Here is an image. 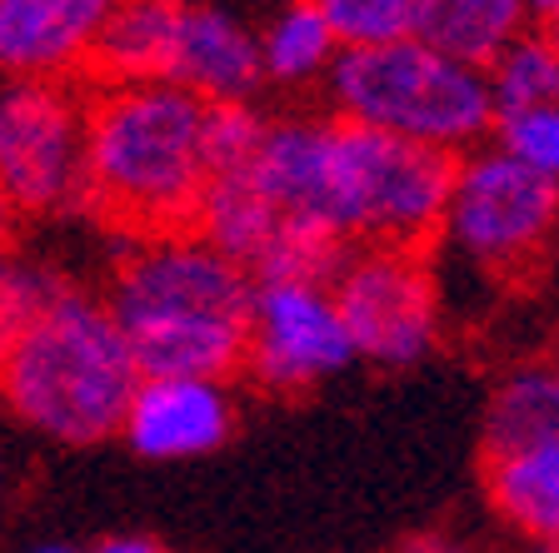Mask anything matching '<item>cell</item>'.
Here are the masks:
<instances>
[{"label":"cell","instance_id":"2","mask_svg":"<svg viewBox=\"0 0 559 553\" xmlns=\"http://www.w3.org/2000/svg\"><path fill=\"white\" fill-rule=\"evenodd\" d=\"M205 100L170 81L100 85L85 100L91 209L130 235L190 230L205 195Z\"/></svg>","mask_w":559,"mask_h":553},{"label":"cell","instance_id":"18","mask_svg":"<svg viewBox=\"0 0 559 553\" xmlns=\"http://www.w3.org/2000/svg\"><path fill=\"white\" fill-rule=\"evenodd\" d=\"M559 438V364H520L504 374L485 409V454H510Z\"/></svg>","mask_w":559,"mask_h":553},{"label":"cell","instance_id":"14","mask_svg":"<svg viewBox=\"0 0 559 553\" xmlns=\"http://www.w3.org/2000/svg\"><path fill=\"white\" fill-rule=\"evenodd\" d=\"M180 11H186L180 0H110L91 40V56H85L95 85L165 81L175 35H180Z\"/></svg>","mask_w":559,"mask_h":553},{"label":"cell","instance_id":"19","mask_svg":"<svg viewBox=\"0 0 559 553\" xmlns=\"http://www.w3.org/2000/svg\"><path fill=\"white\" fill-rule=\"evenodd\" d=\"M340 56V40L330 35L325 15L314 11L310 0H290L275 21L260 31V70L275 85H310L330 75Z\"/></svg>","mask_w":559,"mask_h":553},{"label":"cell","instance_id":"7","mask_svg":"<svg viewBox=\"0 0 559 553\" xmlns=\"http://www.w3.org/2000/svg\"><path fill=\"white\" fill-rule=\"evenodd\" d=\"M0 195L15 215L91 209L85 175V95L66 81L0 75Z\"/></svg>","mask_w":559,"mask_h":553},{"label":"cell","instance_id":"17","mask_svg":"<svg viewBox=\"0 0 559 553\" xmlns=\"http://www.w3.org/2000/svg\"><path fill=\"white\" fill-rule=\"evenodd\" d=\"M190 230H195L210 250H221L225 260H235V265L250 275L255 260L265 254V244L275 240L280 215L270 209V200L260 195L255 175L245 165V170H230V175H210Z\"/></svg>","mask_w":559,"mask_h":553},{"label":"cell","instance_id":"6","mask_svg":"<svg viewBox=\"0 0 559 553\" xmlns=\"http://www.w3.org/2000/svg\"><path fill=\"white\" fill-rule=\"evenodd\" d=\"M435 244L475 275H530L559 244V190L479 145L454 160Z\"/></svg>","mask_w":559,"mask_h":553},{"label":"cell","instance_id":"25","mask_svg":"<svg viewBox=\"0 0 559 553\" xmlns=\"http://www.w3.org/2000/svg\"><path fill=\"white\" fill-rule=\"evenodd\" d=\"M395 553H469L465 543L444 539V533H415V539H405Z\"/></svg>","mask_w":559,"mask_h":553},{"label":"cell","instance_id":"24","mask_svg":"<svg viewBox=\"0 0 559 553\" xmlns=\"http://www.w3.org/2000/svg\"><path fill=\"white\" fill-rule=\"evenodd\" d=\"M56 289H60V275H50V269H40V265H25V260H11V254H0V364H5L11 345L21 339L25 320H31Z\"/></svg>","mask_w":559,"mask_h":553},{"label":"cell","instance_id":"12","mask_svg":"<svg viewBox=\"0 0 559 553\" xmlns=\"http://www.w3.org/2000/svg\"><path fill=\"white\" fill-rule=\"evenodd\" d=\"M330 130L335 120H280L265 130L260 155L250 160L260 195L280 215V225L335 235V200H330ZM345 244V240H340Z\"/></svg>","mask_w":559,"mask_h":553},{"label":"cell","instance_id":"21","mask_svg":"<svg viewBox=\"0 0 559 553\" xmlns=\"http://www.w3.org/2000/svg\"><path fill=\"white\" fill-rule=\"evenodd\" d=\"M495 151L510 155L530 175L549 180L559 190V100L549 105H524V110H500L495 116Z\"/></svg>","mask_w":559,"mask_h":553},{"label":"cell","instance_id":"22","mask_svg":"<svg viewBox=\"0 0 559 553\" xmlns=\"http://www.w3.org/2000/svg\"><path fill=\"white\" fill-rule=\"evenodd\" d=\"M310 5L325 15L340 50L395 46L415 25V0H310Z\"/></svg>","mask_w":559,"mask_h":553},{"label":"cell","instance_id":"5","mask_svg":"<svg viewBox=\"0 0 559 553\" xmlns=\"http://www.w3.org/2000/svg\"><path fill=\"white\" fill-rule=\"evenodd\" d=\"M454 180V155L409 145L335 120L330 130V200L335 230L355 244H395V250H430L444 219Z\"/></svg>","mask_w":559,"mask_h":553},{"label":"cell","instance_id":"3","mask_svg":"<svg viewBox=\"0 0 559 553\" xmlns=\"http://www.w3.org/2000/svg\"><path fill=\"white\" fill-rule=\"evenodd\" d=\"M140 384L135 354L105 300L66 285L25 320L0 364V399L56 444H105L126 424Z\"/></svg>","mask_w":559,"mask_h":553},{"label":"cell","instance_id":"26","mask_svg":"<svg viewBox=\"0 0 559 553\" xmlns=\"http://www.w3.org/2000/svg\"><path fill=\"white\" fill-rule=\"evenodd\" d=\"M85 553H160V543L140 539V533H116V539H100L95 549H85Z\"/></svg>","mask_w":559,"mask_h":553},{"label":"cell","instance_id":"15","mask_svg":"<svg viewBox=\"0 0 559 553\" xmlns=\"http://www.w3.org/2000/svg\"><path fill=\"white\" fill-rule=\"evenodd\" d=\"M485 494L510 529L559 553V438L485 454Z\"/></svg>","mask_w":559,"mask_h":553},{"label":"cell","instance_id":"28","mask_svg":"<svg viewBox=\"0 0 559 553\" xmlns=\"http://www.w3.org/2000/svg\"><path fill=\"white\" fill-rule=\"evenodd\" d=\"M524 11H530V15H545V21H549V15L559 11V0H524Z\"/></svg>","mask_w":559,"mask_h":553},{"label":"cell","instance_id":"23","mask_svg":"<svg viewBox=\"0 0 559 553\" xmlns=\"http://www.w3.org/2000/svg\"><path fill=\"white\" fill-rule=\"evenodd\" d=\"M265 130H270V120H260L250 105H205V135H200L205 175L245 170L260 155Z\"/></svg>","mask_w":559,"mask_h":553},{"label":"cell","instance_id":"13","mask_svg":"<svg viewBox=\"0 0 559 553\" xmlns=\"http://www.w3.org/2000/svg\"><path fill=\"white\" fill-rule=\"evenodd\" d=\"M165 81L205 105H250V95L265 85L260 35L221 5H186Z\"/></svg>","mask_w":559,"mask_h":553},{"label":"cell","instance_id":"20","mask_svg":"<svg viewBox=\"0 0 559 553\" xmlns=\"http://www.w3.org/2000/svg\"><path fill=\"white\" fill-rule=\"evenodd\" d=\"M485 81L489 95H495V116L500 110H524V105H549L559 100V56L545 35L524 31L514 46H504L495 56Z\"/></svg>","mask_w":559,"mask_h":553},{"label":"cell","instance_id":"30","mask_svg":"<svg viewBox=\"0 0 559 553\" xmlns=\"http://www.w3.org/2000/svg\"><path fill=\"white\" fill-rule=\"evenodd\" d=\"M31 553H75V549H66V543H46V549H31Z\"/></svg>","mask_w":559,"mask_h":553},{"label":"cell","instance_id":"27","mask_svg":"<svg viewBox=\"0 0 559 553\" xmlns=\"http://www.w3.org/2000/svg\"><path fill=\"white\" fill-rule=\"evenodd\" d=\"M15 219H21V215H15V209H11V200L0 195V254L11 250V235H15Z\"/></svg>","mask_w":559,"mask_h":553},{"label":"cell","instance_id":"16","mask_svg":"<svg viewBox=\"0 0 559 553\" xmlns=\"http://www.w3.org/2000/svg\"><path fill=\"white\" fill-rule=\"evenodd\" d=\"M524 0H415L409 35L460 65L489 70L495 56L524 35Z\"/></svg>","mask_w":559,"mask_h":553},{"label":"cell","instance_id":"10","mask_svg":"<svg viewBox=\"0 0 559 553\" xmlns=\"http://www.w3.org/2000/svg\"><path fill=\"white\" fill-rule=\"evenodd\" d=\"M235 429L225 380H140L126 409V444L140 459H200Z\"/></svg>","mask_w":559,"mask_h":553},{"label":"cell","instance_id":"8","mask_svg":"<svg viewBox=\"0 0 559 553\" xmlns=\"http://www.w3.org/2000/svg\"><path fill=\"white\" fill-rule=\"evenodd\" d=\"M330 300L355 359L405 369L440 345V279L425 250L355 244L330 279Z\"/></svg>","mask_w":559,"mask_h":553},{"label":"cell","instance_id":"11","mask_svg":"<svg viewBox=\"0 0 559 553\" xmlns=\"http://www.w3.org/2000/svg\"><path fill=\"white\" fill-rule=\"evenodd\" d=\"M110 0H0V75L70 81L85 70Z\"/></svg>","mask_w":559,"mask_h":553},{"label":"cell","instance_id":"29","mask_svg":"<svg viewBox=\"0 0 559 553\" xmlns=\"http://www.w3.org/2000/svg\"><path fill=\"white\" fill-rule=\"evenodd\" d=\"M545 40H549V46H555V56H559V11L545 21Z\"/></svg>","mask_w":559,"mask_h":553},{"label":"cell","instance_id":"1","mask_svg":"<svg viewBox=\"0 0 559 553\" xmlns=\"http://www.w3.org/2000/svg\"><path fill=\"white\" fill-rule=\"evenodd\" d=\"M255 279L195 230L140 235L116 265L105 310L140 380H225L245 359Z\"/></svg>","mask_w":559,"mask_h":553},{"label":"cell","instance_id":"4","mask_svg":"<svg viewBox=\"0 0 559 553\" xmlns=\"http://www.w3.org/2000/svg\"><path fill=\"white\" fill-rule=\"evenodd\" d=\"M325 91L345 125L430 145L454 160L479 151L495 130V95L485 70L419 46L415 35L395 46L340 50Z\"/></svg>","mask_w":559,"mask_h":553},{"label":"cell","instance_id":"9","mask_svg":"<svg viewBox=\"0 0 559 553\" xmlns=\"http://www.w3.org/2000/svg\"><path fill=\"white\" fill-rule=\"evenodd\" d=\"M355 364L330 285L300 279H255L250 324H245L240 369L270 394H300Z\"/></svg>","mask_w":559,"mask_h":553}]
</instances>
